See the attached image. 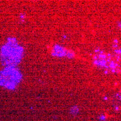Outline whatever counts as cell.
Here are the masks:
<instances>
[{"instance_id":"obj_1","label":"cell","mask_w":121,"mask_h":121,"mask_svg":"<svg viewBox=\"0 0 121 121\" xmlns=\"http://www.w3.org/2000/svg\"><path fill=\"white\" fill-rule=\"evenodd\" d=\"M23 48L15 38H9L0 50V60L5 67H15L21 61Z\"/></svg>"},{"instance_id":"obj_2","label":"cell","mask_w":121,"mask_h":121,"mask_svg":"<svg viewBox=\"0 0 121 121\" xmlns=\"http://www.w3.org/2000/svg\"><path fill=\"white\" fill-rule=\"evenodd\" d=\"M22 75L15 67H5L0 71V85L8 89H14L21 81Z\"/></svg>"}]
</instances>
